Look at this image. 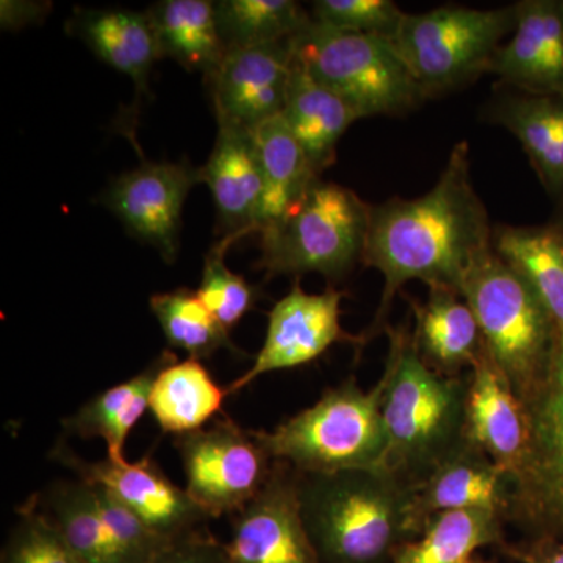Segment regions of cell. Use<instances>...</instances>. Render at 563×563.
<instances>
[{
	"mask_svg": "<svg viewBox=\"0 0 563 563\" xmlns=\"http://www.w3.org/2000/svg\"><path fill=\"white\" fill-rule=\"evenodd\" d=\"M236 242L235 236H220L211 246L203 261L201 284L196 290L203 306L229 331L254 309L262 296L261 288L225 265V254Z\"/></svg>",
	"mask_w": 563,
	"mask_h": 563,
	"instance_id": "33",
	"label": "cell"
},
{
	"mask_svg": "<svg viewBox=\"0 0 563 563\" xmlns=\"http://www.w3.org/2000/svg\"><path fill=\"white\" fill-rule=\"evenodd\" d=\"M493 251L540 299L563 331V232L550 221L543 225L493 228Z\"/></svg>",
	"mask_w": 563,
	"mask_h": 563,
	"instance_id": "25",
	"label": "cell"
},
{
	"mask_svg": "<svg viewBox=\"0 0 563 563\" xmlns=\"http://www.w3.org/2000/svg\"><path fill=\"white\" fill-rule=\"evenodd\" d=\"M415 313L413 342L433 372L455 377L472 365L484 346L472 307L451 288H429L428 301H410Z\"/></svg>",
	"mask_w": 563,
	"mask_h": 563,
	"instance_id": "22",
	"label": "cell"
},
{
	"mask_svg": "<svg viewBox=\"0 0 563 563\" xmlns=\"http://www.w3.org/2000/svg\"><path fill=\"white\" fill-rule=\"evenodd\" d=\"M306 531L321 563L391 562L415 539L412 487L383 470L298 473Z\"/></svg>",
	"mask_w": 563,
	"mask_h": 563,
	"instance_id": "3",
	"label": "cell"
},
{
	"mask_svg": "<svg viewBox=\"0 0 563 563\" xmlns=\"http://www.w3.org/2000/svg\"><path fill=\"white\" fill-rule=\"evenodd\" d=\"M512 554L523 563H563V542L537 539L529 547L512 551Z\"/></svg>",
	"mask_w": 563,
	"mask_h": 563,
	"instance_id": "39",
	"label": "cell"
},
{
	"mask_svg": "<svg viewBox=\"0 0 563 563\" xmlns=\"http://www.w3.org/2000/svg\"><path fill=\"white\" fill-rule=\"evenodd\" d=\"M52 459L84 483L101 485L169 542L202 531L209 523V515L192 501L187 490L168 479L151 457L135 463L113 462L109 457L88 462L60 442L52 451Z\"/></svg>",
	"mask_w": 563,
	"mask_h": 563,
	"instance_id": "13",
	"label": "cell"
},
{
	"mask_svg": "<svg viewBox=\"0 0 563 563\" xmlns=\"http://www.w3.org/2000/svg\"><path fill=\"white\" fill-rule=\"evenodd\" d=\"M512 476L466 437L412 487L410 518L415 539L437 514L492 509L506 520Z\"/></svg>",
	"mask_w": 563,
	"mask_h": 563,
	"instance_id": "16",
	"label": "cell"
},
{
	"mask_svg": "<svg viewBox=\"0 0 563 563\" xmlns=\"http://www.w3.org/2000/svg\"><path fill=\"white\" fill-rule=\"evenodd\" d=\"M174 446L187 476L185 490L210 520L242 510L273 473L274 461L254 432L228 417L176 437Z\"/></svg>",
	"mask_w": 563,
	"mask_h": 563,
	"instance_id": "10",
	"label": "cell"
},
{
	"mask_svg": "<svg viewBox=\"0 0 563 563\" xmlns=\"http://www.w3.org/2000/svg\"><path fill=\"white\" fill-rule=\"evenodd\" d=\"M251 132L263 177L258 233L285 217L321 176L314 172L312 163L282 114L263 122Z\"/></svg>",
	"mask_w": 563,
	"mask_h": 563,
	"instance_id": "28",
	"label": "cell"
},
{
	"mask_svg": "<svg viewBox=\"0 0 563 563\" xmlns=\"http://www.w3.org/2000/svg\"><path fill=\"white\" fill-rule=\"evenodd\" d=\"M229 563H321L306 531L298 472L274 461L261 493L231 517Z\"/></svg>",
	"mask_w": 563,
	"mask_h": 563,
	"instance_id": "14",
	"label": "cell"
},
{
	"mask_svg": "<svg viewBox=\"0 0 563 563\" xmlns=\"http://www.w3.org/2000/svg\"><path fill=\"white\" fill-rule=\"evenodd\" d=\"M214 14L228 49L285 43L313 22L295 0H220Z\"/></svg>",
	"mask_w": 563,
	"mask_h": 563,
	"instance_id": "31",
	"label": "cell"
},
{
	"mask_svg": "<svg viewBox=\"0 0 563 563\" xmlns=\"http://www.w3.org/2000/svg\"><path fill=\"white\" fill-rule=\"evenodd\" d=\"M147 563H229V559L225 543L214 539L206 528L174 540Z\"/></svg>",
	"mask_w": 563,
	"mask_h": 563,
	"instance_id": "37",
	"label": "cell"
},
{
	"mask_svg": "<svg viewBox=\"0 0 563 563\" xmlns=\"http://www.w3.org/2000/svg\"><path fill=\"white\" fill-rule=\"evenodd\" d=\"M292 51L314 80L335 92L358 118L404 117L429 101L391 40L331 31L312 22Z\"/></svg>",
	"mask_w": 563,
	"mask_h": 563,
	"instance_id": "6",
	"label": "cell"
},
{
	"mask_svg": "<svg viewBox=\"0 0 563 563\" xmlns=\"http://www.w3.org/2000/svg\"><path fill=\"white\" fill-rule=\"evenodd\" d=\"M51 9V2L2 0L0 2V24H2L3 31H21V29L46 20Z\"/></svg>",
	"mask_w": 563,
	"mask_h": 563,
	"instance_id": "38",
	"label": "cell"
},
{
	"mask_svg": "<svg viewBox=\"0 0 563 563\" xmlns=\"http://www.w3.org/2000/svg\"><path fill=\"white\" fill-rule=\"evenodd\" d=\"M18 514L20 520L11 529L0 563H80L35 499H29Z\"/></svg>",
	"mask_w": 563,
	"mask_h": 563,
	"instance_id": "34",
	"label": "cell"
},
{
	"mask_svg": "<svg viewBox=\"0 0 563 563\" xmlns=\"http://www.w3.org/2000/svg\"><path fill=\"white\" fill-rule=\"evenodd\" d=\"M466 437L512 476L528 450L523 402L483 346L466 393Z\"/></svg>",
	"mask_w": 563,
	"mask_h": 563,
	"instance_id": "18",
	"label": "cell"
},
{
	"mask_svg": "<svg viewBox=\"0 0 563 563\" xmlns=\"http://www.w3.org/2000/svg\"><path fill=\"white\" fill-rule=\"evenodd\" d=\"M517 9L443 5L407 14L393 38L426 98H439L487 74L493 55L512 35Z\"/></svg>",
	"mask_w": 563,
	"mask_h": 563,
	"instance_id": "8",
	"label": "cell"
},
{
	"mask_svg": "<svg viewBox=\"0 0 563 563\" xmlns=\"http://www.w3.org/2000/svg\"><path fill=\"white\" fill-rule=\"evenodd\" d=\"M521 402L528 450L514 476L506 520L532 533L533 540L563 542V331Z\"/></svg>",
	"mask_w": 563,
	"mask_h": 563,
	"instance_id": "9",
	"label": "cell"
},
{
	"mask_svg": "<svg viewBox=\"0 0 563 563\" xmlns=\"http://www.w3.org/2000/svg\"><path fill=\"white\" fill-rule=\"evenodd\" d=\"M484 120L512 133L548 195L563 196V96L531 95L496 85Z\"/></svg>",
	"mask_w": 563,
	"mask_h": 563,
	"instance_id": "20",
	"label": "cell"
},
{
	"mask_svg": "<svg viewBox=\"0 0 563 563\" xmlns=\"http://www.w3.org/2000/svg\"><path fill=\"white\" fill-rule=\"evenodd\" d=\"M96 504L111 544L121 563H147L168 547L169 540L162 539L139 515L101 485L90 484Z\"/></svg>",
	"mask_w": 563,
	"mask_h": 563,
	"instance_id": "35",
	"label": "cell"
},
{
	"mask_svg": "<svg viewBox=\"0 0 563 563\" xmlns=\"http://www.w3.org/2000/svg\"><path fill=\"white\" fill-rule=\"evenodd\" d=\"M80 563H121L99 515L95 492L84 481L52 485L32 496Z\"/></svg>",
	"mask_w": 563,
	"mask_h": 563,
	"instance_id": "30",
	"label": "cell"
},
{
	"mask_svg": "<svg viewBox=\"0 0 563 563\" xmlns=\"http://www.w3.org/2000/svg\"><path fill=\"white\" fill-rule=\"evenodd\" d=\"M282 118L320 176L335 163L344 133L361 120L340 96L314 80L296 55Z\"/></svg>",
	"mask_w": 563,
	"mask_h": 563,
	"instance_id": "23",
	"label": "cell"
},
{
	"mask_svg": "<svg viewBox=\"0 0 563 563\" xmlns=\"http://www.w3.org/2000/svg\"><path fill=\"white\" fill-rule=\"evenodd\" d=\"M312 18L331 31L393 40L406 13L391 0H317L312 3Z\"/></svg>",
	"mask_w": 563,
	"mask_h": 563,
	"instance_id": "36",
	"label": "cell"
},
{
	"mask_svg": "<svg viewBox=\"0 0 563 563\" xmlns=\"http://www.w3.org/2000/svg\"><path fill=\"white\" fill-rule=\"evenodd\" d=\"M493 252V228L472 179L470 146L455 143L435 185L413 199L393 196L372 206L362 265L384 276L372 331L384 329L393 299L410 280L461 292L477 263Z\"/></svg>",
	"mask_w": 563,
	"mask_h": 563,
	"instance_id": "1",
	"label": "cell"
},
{
	"mask_svg": "<svg viewBox=\"0 0 563 563\" xmlns=\"http://www.w3.org/2000/svg\"><path fill=\"white\" fill-rule=\"evenodd\" d=\"M252 432L273 461L288 463L298 473L380 470L385 455L380 385L366 393L351 377L274 431Z\"/></svg>",
	"mask_w": 563,
	"mask_h": 563,
	"instance_id": "4",
	"label": "cell"
},
{
	"mask_svg": "<svg viewBox=\"0 0 563 563\" xmlns=\"http://www.w3.org/2000/svg\"><path fill=\"white\" fill-rule=\"evenodd\" d=\"M390 351L380 385L383 472L413 487L466 439L468 380L422 361L406 328H385Z\"/></svg>",
	"mask_w": 563,
	"mask_h": 563,
	"instance_id": "2",
	"label": "cell"
},
{
	"mask_svg": "<svg viewBox=\"0 0 563 563\" xmlns=\"http://www.w3.org/2000/svg\"><path fill=\"white\" fill-rule=\"evenodd\" d=\"M484 347L507 383L523 398L553 354L559 329L528 284L495 251L463 282Z\"/></svg>",
	"mask_w": 563,
	"mask_h": 563,
	"instance_id": "7",
	"label": "cell"
},
{
	"mask_svg": "<svg viewBox=\"0 0 563 563\" xmlns=\"http://www.w3.org/2000/svg\"><path fill=\"white\" fill-rule=\"evenodd\" d=\"M68 32L84 41L96 57L128 76L139 98L150 92L152 66L162 55L146 11L76 9Z\"/></svg>",
	"mask_w": 563,
	"mask_h": 563,
	"instance_id": "21",
	"label": "cell"
},
{
	"mask_svg": "<svg viewBox=\"0 0 563 563\" xmlns=\"http://www.w3.org/2000/svg\"><path fill=\"white\" fill-rule=\"evenodd\" d=\"M202 181V168L188 161L150 162L122 173L103 191L101 201L141 243L173 263L179 252L185 201Z\"/></svg>",
	"mask_w": 563,
	"mask_h": 563,
	"instance_id": "12",
	"label": "cell"
},
{
	"mask_svg": "<svg viewBox=\"0 0 563 563\" xmlns=\"http://www.w3.org/2000/svg\"><path fill=\"white\" fill-rule=\"evenodd\" d=\"M162 58H173L191 73L209 76L228 47L210 0H162L146 10Z\"/></svg>",
	"mask_w": 563,
	"mask_h": 563,
	"instance_id": "26",
	"label": "cell"
},
{
	"mask_svg": "<svg viewBox=\"0 0 563 563\" xmlns=\"http://www.w3.org/2000/svg\"><path fill=\"white\" fill-rule=\"evenodd\" d=\"M176 358L172 351H163L154 362L125 383L99 393L63 420L68 435L80 439H102L113 462H125L124 448L129 433L144 412L150 410L151 391L155 379L169 362Z\"/></svg>",
	"mask_w": 563,
	"mask_h": 563,
	"instance_id": "24",
	"label": "cell"
},
{
	"mask_svg": "<svg viewBox=\"0 0 563 563\" xmlns=\"http://www.w3.org/2000/svg\"><path fill=\"white\" fill-rule=\"evenodd\" d=\"M503 521L492 509L437 514L417 539L398 548L391 563H470L479 548L501 542Z\"/></svg>",
	"mask_w": 563,
	"mask_h": 563,
	"instance_id": "29",
	"label": "cell"
},
{
	"mask_svg": "<svg viewBox=\"0 0 563 563\" xmlns=\"http://www.w3.org/2000/svg\"><path fill=\"white\" fill-rule=\"evenodd\" d=\"M150 307L169 346L187 352L188 357L202 361L221 350L239 352L229 329L203 306L198 292L188 288L157 292Z\"/></svg>",
	"mask_w": 563,
	"mask_h": 563,
	"instance_id": "32",
	"label": "cell"
},
{
	"mask_svg": "<svg viewBox=\"0 0 563 563\" xmlns=\"http://www.w3.org/2000/svg\"><path fill=\"white\" fill-rule=\"evenodd\" d=\"M202 181L213 196L221 236L240 240L257 233L263 177L251 131L218 124L213 151L202 166Z\"/></svg>",
	"mask_w": 563,
	"mask_h": 563,
	"instance_id": "19",
	"label": "cell"
},
{
	"mask_svg": "<svg viewBox=\"0 0 563 563\" xmlns=\"http://www.w3.org/2000/svg\"><path fill=\"white\" fill-rule=\"evenodd\" d=\"M550 222L563 232V196L559 201H555L554 214L551 217Z\"/></svg>",
	"mask_w": 563,
	"mask_h": 563,
	"instance_id": "40",
	"label": "cell"
},
{
	"mask_svg": "<svg viewBox=\"0 0 563 563\" xmlns=\"http://www.w3.org/2000/svg\"><path fill=\"white\" fill-rule=\"evenodd\" d=\"M372 206L335 181L317 179L285 217L258 232L266 277L317 273L339 280L362 263Z\"/></svg>",
	"mask_w": 563,
	"mask_h": 563,
	"instance_id": "5",
	"label": "cell"
},
{
	"mask_svg": "<svg viewBox=\"0 0 563 563\" xmlns=\"http://www.w3.org/2000/svg\"><path fill=\"white\" fill-rule=\"evenodd\" d=\"M346 292L328 285L322 292L302 290L301 277L287 296L274 303L268 314V331L254 365L225 387L236 395L263 374L298 368L317 361L335 343L363 346L365 336L351 335L340 324L342 301Z\"/></svg>",
	"mask_w": 563,
	"mask_h": 563,
	"instance_id": "11",
	"label": "cell"
},
{
	"mask_svg": "<svg viewBox=\"0 0 563 563\" xmlns=\"http://www.w3.org/2000/svg\"><path fill=\"white\" fill-rule=\"evenodd\" d=\"M517 24L487 74L531 95L563 96V0L515 2Z\"/></svg>",
	"mask_w": 563,
	"mask_h": 563,
	"instance_id": "17",
	"label": "cell"
},
{
	"mask_svg": "<svg viewBox=\"0 0 563 563\" xmlns=\"http://www.w3.org/2000/svg\"><path fill=\"white\" fill-rule=\"evenodd\" d=\"M470 563H484V562L476 561V559H474V561H472V562H470Z\"/></svg>",
	"mask_w": 563,
	"mask_h": 563,
	"instance_id": "41",
	"label": "cell"
},
{
	"mask_svg": "<svg viewBox=\"0 0 563 563\" xmlns=\"http://www.w3.org/2000/svg\"><path fill=\"white\" fill-rule=\"evenodd\" d=\"M229 398L209 369L195 358L169 362L155 379L150 410L163 433L180 437L217 420Z\"/></svg>",
	"mask_w": 563,
	"mask_h": 563,
	"instance_id": "27",
	"label": "cell"
},
{
	"mask_svg": "<svg viewBox=\"0 0 563 563\" xmlns=\"http://www.w3.org/2000/svg\"><path fill=\"white\" fill-rule=\"evenodd\" d=\"M295 63L292 40L258 47H231L203 77L218 124L254 131L280 117Z\"/></svg>",
	"mask_w": 563,
	"mask_h": 563,
	"instance_id": "15",
	"label": "cell"
}]
</instances>
